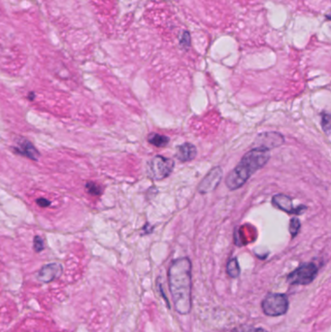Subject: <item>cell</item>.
<instances>
[{"label":"cell","instance_id":"obj_1","mask_svg":"<svg viewBox=\"0 0 331 332\" xmlns=\"http://www.w3.org/2000/svg\"><path fill=\"white\" fill-rule=\"evenodd\" d=\"M191 269L192 264L190 260L188 258H180L172 261L167 272L169 291L175 310L180 315H187L191 311Z\"/></svg>","mask_w":331,"mask_h":332},{"label":"cell","instance_id":"obj_2","mask_svg":"<svg viewBox=\"0 0 331 332\" xmlns=\"http://www.w3.org/2000/svg\"><path fill=\"white\" fill-rule=\"evenodd\" d=\"M269 151L254 148L246 153L238 164L232 169L226 178V186L230 190L243 187L251 177L269 161Z\"/></svg>","mask_w":331,"mask_h":332},{"label":"cell","instance_id":"obj_3","mask_svg":"<svg viewBox=\"0 0 331 332\" xmlns=\"http://www.w3.org/2000/svg\"><path fill=\"white\" fill-rule=\"evenodd\" d=\"M290 307V301L285 293H268L261 301V309L268 317L285 315Z\"/></svg>","mask_w":331,"mask_h":332},{"label":"cell","instance_id":"obj_4","mask_svg":"<svg viewBox=\"0 0 331 332\" xmlns=\"http://www.w3.org/2000/svg\"><path fill=\"white\" fill-rule=\"evenodd\" d=\"M319 268L314 262H305L290 272L287 281L292 286H307L316 279Z\"/></svg>","mask_w":331,"mask_h":332},{"label":"cell","instance_id":"obj_5","mask_svg":"<svg viewBox=\"0 0 331 332\" xmlns=\"http://www.w3.org/2000/svg\"><path fill=\"white\" fill-rule=\"evenodd\" d=\"M175 161L166 156H155L148 163L149 177L154 181H161L169 176L174 170Z\"/></svg>","mask_w":331,"mask_h":332},{"label":"cell","instance_id":"obj_6","mask_svg":"<svg viewBox=\"0 0 331 332\" xmlns=\"http://www.w3.org/2000/svg\"><path fill=\"white\" fill-rule=\"evenodd\" d=\"M286 139L285 136L277 131H267L259 133L255 139V148H260L266 151H270L277 147L283 145Z\"/></svg>","mask_w":331,"mask_h":332},{"label":"cell","instance_id":"obj_7","mask_svg":"<svg viewBox=\"0 0 331 332\" xmlns=\"http://www.w3.org/2000/svg\"><path fill=\"white\" fill-rule=\"evenodd\" d=\"M223 168L220 166L213 167L207 175L202 179V181L199 183L197 190L201 195L209 193L217 188V186L220 184L223 179Z\"/></svg>","mask_w":331,"mask_h":332},{"label":"cell","instance_id":"obj_8","mask_svg":"<svg viewBox=\"0 0 331 332\" xmlns=\"http://www.w3.org/2000/svg\"><path fill=\"white\" fill-rule=\"evenodd\" d=\"M272 204L273 206L279 209L287 214H294V215H302L307 210V207L304 205H300L298 207L293 206V201L289 196L284 193L275 195L272 198Z\"/></svg>","mask_w":331,"mask_h":332},{"label":"cell","instance_id":"obj_9","mask_svg":"<svg viewBox=\"0 0 331 332\" xmlns=\"http://www.w3.org/2000/svg\"><path fill=\"white\" fill-rule=\"evenodd\" d=\"M62 272V266L60 263H50L42 267V269L38 273V280L49 283L57 279L61 276Z\"/></svg>","mask_w":331,"mask_h":332},{"label":"cell","instance_id":"obj_10","mask_svg":"<svg viewBox=\"0 0 331 332\" xmlns=\"http://www.w3.org/2000/svg\"><path fill=\"white\" fill-rule=\"evenodd\" d=\"M197 156V149L196 146L191 143H184L177 147L175 156L177 159L181 162H187L194 160Z\"/></svg>","mask_w":331,"mask_h":332},{"label":"cell","instance_id":"obj_11","mask_svg":"<svg viewBox=\"0 0 331 332\" xmlns=\"http://www.w3.org/2000/svg\"><path fill=\"white\" fill-rule=\"evenodd\" d=\"M19 145H20V148L17 149L18 153H21L22 155L30 157L31 159H34V160H36L38 158L39 154L30 141H27L25 139H21V142H19Z\"/></svg>","mask_w":331,"mask_h":332},{"label":"cell","instance_id":"obj_12","mask_svg":"<svg viewBox=\"0 0 331 332\" xmlns=\"http://www.w3.org/2000/svg\"><path fill=\"white\" fill-rule=\"evenodd\" d=\"M169 137L166 135L158 134V133H150L148 136V142L151 145L157 148H164L169 144Z\"/></svg>","mask_w":331,"mask_h":332},{"label":"cell","instance_id":"obj_13","mask_svg":"<svg viewBox=\"0 0 331 332\" xmlns=\"http://www.w3.org/2000/svg\"><path fill=\"white\" fill-rule=\"evenodd\" d=\"M227 273L232 279H236L240 276L241 269L239 266L238 260L236 258H231L228 260L227 264Z\"/></svg>","mask_w":331,"mask_h":332},{"label":"cell","instance_id":"obj_14","mask_svg":"<svg viewBox=\"0 0 331 332\" xmlns=\"http://www.w3.org/2000/svg\"><path fill=\"white\" fill-rule=\"evenodd\" d=\"M301 223L297 218H292L290 223V233L292 238H294L300 231Z\"/></svg>","mask_w":331,"mask_h":332},{"label":"cell","instance_id":"obj_15","mask_svg":"<svg viewBox=\"0 0 331 332\" xmlns=\"http://www.w3.org/2000/svg\"><path fill=\"white\" fill-rule=\"evenodd\" d=\"M321 125L323 131L326 134H329V130H330V115L323 112L321 115Z\"/></svg>","mask_w":331,"mask_h":332},{"label":"cell","instance_id":"obj_16","mask_svg":"<svg viewBox=\"0 0 331 332\" xmlns=\"http://www.w3.org/2000/svg\"><path fill=\"white\" fill-rule=\"evenodd\" d=\"M232 332H268L262 327H255L252 325H240L234 328Z\"/></svg>","mask_w":331,"mask_h":332},{"label":"cell","instance_id":"obj_17","mask_svg":"<svg viewBox=\"0 0 331 332\" xmlns=\"http://www.w3.org/2000/svg\"><path fill=\"white\" fill-rule=\"evenodd\" d=\"M86 188H87V190H88L90 193L94 195V196H99V195L101 193V187H99L98 185L94 184L93 182H89V183H87Z\"/></svg>","mask_w":331,"mask_h":332},{"label":"cell","instance_id":"obj_18","mask_svg":"<svg viewBox=\"0 0 331 332\" xmlns=\"http://www.w3.org/2000/svg\"><path fill=\"white\" fill-rule=\"evenodd\" d=\"M44 249V241L41 237L36 236L34 238V250L36 252H41L42 250Z\"/></svg>","mask_w":331,"mask_h":332},{"label":"cell","instance_id":"obj_19","mask_svg":"<svg viewBox=\"0 0 331 332\" xmlns=\"http://www.w3.org/2000/svg\"><path fill=\"white\" fill-rule=\"evenodd\" d=\"M37 203H38L41 207H47V206H49V204H50V202H49L48 200L44 199V198L38 199V200H37Z\"/></svg>","mask_w":331,"mask_h":332}]
</instances>
